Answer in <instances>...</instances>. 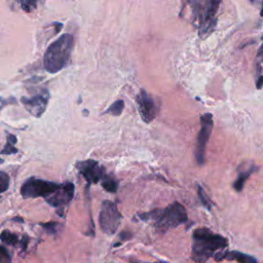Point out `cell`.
Masks as SVG:
<instances>
[{
  "label": "cell",
  "instance_id": "obj_1",
  "mask_svg": "<svg viewBox=\"0 0 263 263\" xmlns=\"http://www.w3.org/2000/svg\"><path fill=\"white\" fill-rule=\"evenodd\" d=\"M228 240L207 227L196 228L192 233L191 259L195 263H205L210 258L228 247Z\"/></svg>",
  "mask_w": 263,
  "mask_h": 263
},
{
  "label": "cell",
  "instance_id": "obj_2",
  "mask_svg": "<svg viewBox=\"0 0 263 263\" xmlns=\"http://www.w3.org/2000/svg\"><path fill=\"white\" fill-rule=\"evenodd\" d=\"M138 217L145 222H151L154 228L160 232H166L188 221L186 209L179 203H174L163 209H154L149 212L141 213Z\"/></svg>",
  "mask_w": 263,
  "mask_h": 263
},
{
  "label": "cell",
  "instance_id": "obj_3",
  "mask_svg": "<svg viewBox=\"0 0 263 263\" xmlns=\"http://www.w3.org/2000/svg\"><path fill=\"white\" fill-rule=\"evenodd\" d=\"M74 39L71 34H64L52 43L44 57V68L49 73H57L67 65L73 49Z\"/></svg>",
  "mask_w": 263,
  "mask_h": 263
},
{
  "label": "cell",
  "instance_id": "obj_4",
  "mask_svg": "<svg viewBox=\"0 0 263 263\" xmlns=\"http://www.w3.org/2000/svg\"><path fill=\"white\" fill-rule=\"evenodd\" d=\"M61 186L62 183L31 177L23 183L20 192L24 199H37V197H44L45 200L46 197L58 191L61 188Z\"/></svg>",
  "mask_w": 263,
  "mask_h": 263
},
{
  "label": "cell",
  "instance_id": "obj_5",
  "mask_svg": "<svg viewBox=\"0 0 263 263\" xmlns=\"http://www.w3.org/2000/svg\"><path fill=\"white\" fill-rule=\"evenodd\" d=\"M123 215L117 205L111 201H104L101 204L99 214V224L104 233L113 235L121 226Z\"/></svg>",
  "mask_w": 263,
  "mask_h": 263
},
{
  "label": "cell",
  "instance_id": "obj_6",
  "mask_svg": "<svg viewBox=\"0 0 263 263\" xmlns=\"http://www.w3.org/2000/svg\"><path fill=\"white\" fill-rule=\"evenodd\" d=\"M201 131L197 134L196 138V146H195V160L196 163L200 166H203L206 162V149H207V144L211 136L214 122H213V116L211 113H206L202 115L201 117Z\"/></svg>",
  "mask_w": 263,
  "mask_h": 263
},
{
  "label": "cell",
  "instance_id": "obj_7",
  "mask_svg": "<svg viewBox=\"0 0 263 263\" xmlns=\"http://www.w3.org/2000/svg\"><path fill=\"white\" fill-rule=\"evenodd\" d=\"M75 186L72 182H64L62 183L61 188L52 193L50 196L46 197L45 202L54 208H57L60 212V216H63V209L69 205L74 197Z\"/></svg>",
  "mask_w": 263,
  "mask_h": 263
},
{
  "label": "cell",
  "instance_id": "obj_8",
  "mask_svg": "<svg viewBox=\"0 0 263 263\" xmlns=\"http://www.w3.org/2000/svg\"><path fill=\"white\" fill-rule=\"evenodd\" d=\"M76 169L88 182V187L90 184H97L106 174L105 169L96 161L88 160L76 164Z\"/></svg>",
  "mask_w": 263,
  "mask_h": 263
},
{
  "label": "cell",
  "instance_id": "obj_9",
  "mask_svg": "<svg viewBox=\"0 0 263 263\" xmlns=\"http://www.w3.org/2000/svg\"><path fill=\"white\" fill-rule=\"evenodd\" d=\"M137 103L142 120L146 124L151 123L157 114V106L152 97L145 89H141L137 96Z\"/></svg>",
  "mask_w": 263,
  "mask_h": 263
},
{
  "label": "cell",
  "instance_id": "obj_10",
  "mask_svg": "<svg viewBox=\"0 0 263 263\" xmlns=\"http://www.w3.org/2000/svg\"><path fill=\"white\" fill-rule=\"evenodd\" d=\"M221 1L222 0H209V7L206 17L199 27L201 36H207L214 30L216 26V15Z\"/></svg>",
  "mask_w": 263,
  "mask_h": 263
},
{
  "label": "cell",
  "instance_id": "obj_11",
  "mask_svg": "<svg viewBox=\"0 0 263 263\" xmlns=\"http://www.w3.org/2000/svg\"><path fill=\"white\" fill-rule=\"evenodd\" d=\"M21 102L30 114H32L35 117H41L44 113L47 107L48 96L47 95H35L30 98L23 97L21 99Z\"/></svg>",
  "mask_w": 263,
  "mask_h": 263
},
{
  "label": "cell",
  "instance_id": "obj_12",
  "mask_svg": "<svg viewBox=\"0 0 263 263\" xmlns=\"http://www.w3.org/2000/svg\"><path fill=\"white\" fill-rule=\"evenodd\" d=\"M215 261L230 260L238 263H258L257 259L252 255H249L240 251H220L214 255Z\"/></svg>",
  "mask_w": 263,
  "mask_h": 263
},
{
  "label": "cell",
  "instance_id": "obj_13",
  "mask_svg": "<svg viewBox=\"0 0 263 263\" xmlns=\"http://www.w3.org/2000/svg\"><path fill=\"white\" fill-rule=\"evenodd\" d=\"M187 2L192 8L194 20L200 25L203 23L207 10L209 7V0H187Z\"/></svg>",
  "mask_w": 263,
  "mask_h": 263
},
{
  "label": "cell",
  "instance_id": "obj_14",
  "mask_svg": "<svg viewBox=\"0 0 263 263\" xmlns=\"http://www.w3.org/2000/svg\"><path fill=\"white\" fill-rule=\"evenodd\" d=\"M257 170H258V168L255 165H252L249 169H246L244 171H240L238 178L235 179V181L233 183V188L238 192H241L244 189L246 181L254 172H256Z\"/></svg>",
  "mask_w": 263,
  "mask_h": 263
},
{
  "label": "cell",
  "instance_id": "obj_15",
  "mask_svg": "<svg viewBox=\"0 0 263 263\" xmlns=\"http://www.w3.org/2000/svg\"><path fill=\"white\" fill-rule=\"evenodd\" d=\"M101 185L104 188V190H106L109 193H115L117 192L118 189V181L113 178L112 176L108 175L107 173L103 176L101 179Z\"/></svg>",
  "mask_w": 263,
  "mask_h": 263
},
{
  "label": "cell",
  "instance_id": "obj_16",
  "mask_svg": "<svg viewBox=\"0 0 263 263\" xmlns=\"http://www.w3.org/2000/svg\"><path fill=\"white\" fill-rule=\"evenodd\" d=\"M17 137L15 135L7 134L6 136V144L4 148L0 151V154L4 155H10V154H16L19 152V150L16 148V143H17Z\"/></svg>",
  "mask_w": 263,
  "mask_h": 263
},
{
  "label": "cell",
  "instance_id": "obj_17",
  "mask_svg": "<svg viewBox=\"0 0 263 263\" xmlns=\"http://www.w3.org/2000/svg\"><path fill=\"white\" fill-rule=\"evenodd\" d=\"M0 241L8 246H17L19 244L18 235L8 230H3L1 233H0Z\"/></svg>",
  "mask_w": 263,
  "mask_h": 263
},
{
  "label": "cell",
  "instance_id": "obj_18",
  "mask_svg": "<svg viewBox=\"0 0 263 263\" xmlns=\"http://www.w3.org/2000/svg\"><path fill=\"white\" fill-rule=\"evenodd\" d=\"M197 192H199V196H200V201L202 203V205L208 210V211H211V209L213 207V203L212 201L210 200V197L208 196V194L206 193V191L204 190V188L201 185H197Z\"/></svg>",
  "mask_w": 263,
  "mask_h": 263
},
{
  "label": "cell",
  "instance_id": "obj_19",
  "mask_svg": "<svg viewBox=\"0 0 263 263\" xmlns=\"http://www.w3.org/2000/svg\"><path fill=\"white\" fill-rule=\"evenodd\" d=\"M125 107V102L123 100H118L116 102H114L111 106L105 111V113H108V114H112L114 116H118L123 113Z\"/></svg>",
  "mask_w": 263,
  "mask_h": 263
},
{
  "label": "cell",
  "instance_id": "obj_20",
  "mask_svg": "<svg viewBox=\"0 0 263 263\" xmlns=\"http://www.w3.org/2000/svg\"><path fill=\"white\" fill-rule=\"evenodd\" d=\"M38 1L39 0H18L21 8L26 12L33 11L37 7Z\"/></svg>",
  "mask_w": 263,
  "mask_h": 263
},
{
  "label": "cell",
  "instance_id": "obj_21",
  "mask_svg": "<svg viewBox=\"0 0 263 263\" xmlns=\"http://www.w3.org/2000/svg\"><path fill=\"white\" fill-rule=\"evenodd\" d=\"M41 226L49 234H57L58 228H59V223L56 221H50L46 223H41Z\"/></svg>",
  "mask_w": 263,
  "mask_h": 263
},
{
  "label": "cell",
  "instance_id": "obj_22",
  "mask_svg": "<svg viewBox=\"0 0 263 263\" xmlns=\"http://www.w3.org/2000/svg\"><path fill=\"white\" fill-rule=\"evenodd\" d=\"M9 183V176L6 173L2 172V171H0V193H3L8 189Z\"/></svg>",
  "mask_w": 263,
  "mask_h": 263
},
{
  "label": "cell",
  "instance_id": "obj_23",
  "mask_svg": "<svg viewBox=\"0 0 263 263\" xmlns=\"http://www.w3.org/2000/svg\"><path fill=\"white\" fill-rule=\"evenodd\" d=\"M0 263H11V256L7 249L0 245Z\"/></svg>",
  "mask_w": 263,
  "mask_h": 263
},
{
  "label": "cell",
  "instance_id": "obj_24",
  "mask_svg": "<svg viewBox=\"0 0 263 263\" xmlns=\"http://www.w3.org/2000/svg\"><path fill=\"white\" fill-rule=\"evenodd\" d=\"M28 243H29V238H28L27 235H24V236H23V239L21 240V245H22V247H23L24 250L27 249Z\"/></svg>",
  "mask_w": 263,
  "mask_h": 263
},
{
  "label": "cell",
  "instance_id": "obj_25",
  "mask_svg": "<svg viewBox=\"0 0 263 263\" xmlns=\"http://www.w3.org/2000/svg\"><path fill=\"white\" fill-rule=\"evenodd\" d=\"M131 236H132V234L130 232H128V231H124V232L121 233V239L124 238L125 240H130Z\"/></svg>",
  "mask_w": 263,
  "mask_h": 263
},
{
  "label": "cell",
  "instance_id": "obj_26",
  "mask_svg": "<svg viewBox=\"0 0 263 263\" xmlns=\"http://www.w3.org/2000/svg\"><path fill=\"white\" fill-rule=\"evenodd\" d=\"M12 221L19 222V223H23L24 222V219L22 217H15V218H12Z\"/></svg>",
  "mask_w": 263,
  "mask_h": 263
},
{
  "label": "cell",
  "instance_id": "obj_27",
  "mask_svg": "<svg viewBox=\"0 0 263 263\" xmlns=\"http://www.w3.org/2000/svg\"><path fill=\"white\" fill-rule=\"evenodd\" d=\"M11 101H15V99H12V100L10 99L9 101H8V100L6 101V100H4L3 98H1V97H0V103H6V104H9L8 102H11Z\"/></svg>",
  "mask_w": 263,
  "mask_h": 263
},
{
  "label": "cell",
  "instance_id": "obj_28",
  "mask_svg": "<svg viewBox=\"0 0 263 263\" xmlns=\"http://www.w3.org/2000/svg\"><path fill=\"white\" fill-rule=\"evenodd\" d=\"M4 163V160L1 159V157H0V165H2Z\"/></svg>",
  "mask_w": 263,
  "mask_h": 263
},
{
  "label": "cell",
  "instance_id": "obj_29",
  "mask_svg": "<svg viewBox=\"0 0 263 263\" xmlns=\"http://www.w3.org/2000/svg\"><path fill=\"white\" fill-rule=\"evenodd\" d=\"M152 263H168V262H164V261H161V262H152Z\"/></svg>",
  "mask_w": 263,
  "mask_h": 263
},
{
  "label": "cell",
  "instance_id": "obj_30",
  "mask_svg": "<svg viewBox=\"0 0 263 263\" xmlns=\"http://www.w3.org/2000/svg\"><path fill=\"white\" fill-rule=\"evenodd\" d=\"M251 1H253V0H251Z\"/></svg>",
  "mask_w": 263,
  "mask_h": 263
}]
</instances>
